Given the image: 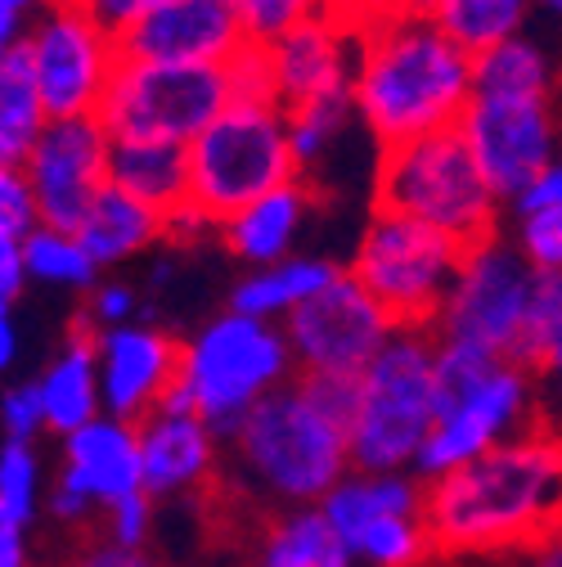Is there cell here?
<instances>
[{"mask_svg":"<svg viewBox=\"0 0 562 567\" xmlns=\"http://www.w3.org/2000/svg\"><path fill=\"white\" fill-rule=\"evenodd\" d=\"M562 523V429H531L428 482L441 567H504Z\"/></svg>","mask_w":562,"mask_h":567,"instance_id":"1","label":"cell"},{"mask_svg":"<svg viewBox=\"0 0 562 567\" xmlns=\"http://www.w3.org/2000/svg\"><path fill=\"white\" fill-rule=\"evenodd\" d=\"M361 54L351 104L374 140L396 150L418 135L455 131L472 104V50L437 28L409 0H378L356 14Z\"/></svg>","mask_w":562,"mask_h":567,"instance_id":"2","label":"cell"},{"mask_svg":"<svg viewBox=\"0 0 562 567\" xmlns=\"http://www.w3.org/2000/svg\"><path fill=\"white\" fill-rule=\"evenodd\" d=\"M351 410L356 379L298 374L226 437L230 464L221 477L266 514L320 505L351 473Z\"/></svg>","mask_w":562,"mask_h":567,"instance_id":"3","label":"cell"},{"mask_svg":"<svg viewBox=\"0 0 562 567\" xmlns=\"http://www.w3.org/2000/svg\"><path fill=\"white\" fill-rule=\"evenodd\" d=\"M437 374L441 410L414 464L424 482H437L464 468L468 460L540 429V383L527 361L486 357V351L459 342H437Z\"/></svg>","mask_w":562,"mask_h":567,"instance_id":"4","label":"cell"},{"mask_svg":"<svg viewBox=\"0 0 562 567\" xmlns=\"http://www.w3.org/2000/svg\"><path fill=\"white\" fill-rule=\"evenodd\" d=\"M293 379H298V361L284 324L239 316L226 307L180 338L176 392L189 401V410L202 423H212L221 442L274 388Z\"/></svg>","mask_w":562,"mask_h":567,"instance_id":"5","label":"cell"},{"mask_svg":"<svg viewBox=\"0 0 562 567\" xmlns=\"http://www.w3.org/2000/svg\"><path fill=\"white\" fill-rule=\"evenodd\" d=\"M374 207H392L409 221H424L464 248L504 235L509 221V203L481 176L459 126L418 135L396 150H378Z\"/></svg>","mask_w":562,"mask_h":567,"instance_id":"6","label":"cell"},{"mask_svg":"<svg viewBox=\"0 0 562 567\" xmlns=\"http://www.w3.org/2000/svg\"><path fill=\"white\" fill-rule=\"evenodd\" d=\"M441 410L437 374V333L396 329L387 347L356 379V410H351V468L405 473L418 464L433 423Z\"/></svg>","mask_w":562,"mask_h":567,"instance_id":"7","label":"cell"},{"mask_svg":"<svg viewBox=\"0 0 562 567\" xmlns=\"http://www.w3.org/2000/svg\"><path fill=\"white\" fill-rule=\"evenodd\" d=\"M189 203L185 212L217 235L221 221L257 203L261 194L298 181V158L289 140L284 104L230 100L189 145Z\"/></svg>","mask_w":562,"mask_h":567,"instance_id":"8","label":"cell"},{"mask_svg":"<svg viewBox=\"0 0 562 567\" xmlns=\"http://www.w3.org/2000/svg\"><path fill=\"white\" fill-rule=\"evenodd\" d=\"M459 261L464 244H455L450 235L409 221L392 207H374L346 257V270L378 298L396 329H433L459 275Z\"/></svg>","mask_w":562,"mask_h":567,"instance_id":"9","label":"cell"},{"mask_svg":"<svg viewBox=\"0 0 562 567\" xmlns=\"http://www.w3.org/2000/svg\"><path fill=\"white\" fill-rule=\"evenodd\" d=\"M324 518L351 549L356 567H437L428 527V482L414 468L370 473L351 468L324 501Z\"/></svg>","mask_w":562,"mask_h":567,"instance_id":"10","label":"cell"},{"mask_svg":"<svg viewBox=\"0 0 562 567\" xmlns=\"http://www.w3.org/2000/svg\"><path fill=\"white\" fill-rule=\"evenodd\" d=\"M535 293H540V275L509 244V235L472 244L464 248L459 275L450 284L433 333L437 342H459L486 351V357L522 361Z\"/></svg>","mask_w":562,"mask_h":567,"instance_id":"11","label":"cell"},{"mask_svg":"<svg viewBox=\"0 0 562 567\" xmlns=\"http://www.w3.org/2000/svg\"><path fill=\"white\" fill-rule=\"evenodd\" d=\"M226 104H230L226 68H180V63L122 59L95 117L108 131V140L189 145Z\"/></svg>","mask_w":562,"mask_h":567,"instance_id":"12","label":"cell"},{"mask_svg":"<svg viewBox=\"0 0 562 567\" xmlns=\"http://www.w3.org/2000/svg\"><path fill=\"white\" fill-rule=\"evenodd\" d=\"M23 59L50 117H95L122 63V45L82 0H54L28 19Z\"/></svg>","mask_w":562,"mask_h":567,"instance_id":"13","label":"cell"},{"mask_svg":"<svg viewBox=\"0 0 562 567\" xmlns=\"http://www.w3.org/2000/svg\"><path fill=\"white\" fill-rule=\"evenodd\" d=\"M145 491V460H139V423L100 414L77 433L59 437V468L45 491V509L63 527H86L104 509Z\"/></svg>","mask_w":562,"mask_h":567,"instance_id":"14","label":"cell"},{"mask_svg":"<svg viewBox=\"0 0 562 567\" xmlns=\"http://www.w3.org/2000/svg\"><path fill=\"white\" fill-rule=\"evenodd\" d=\"M284 333L293 347L298 374L361 379L365 365L396 333V320L378 307V298L356 275L342 270L329 289H320L306 307H298L284 320Z\"/></svg>","mask_w":562,"mask_h":567,"instance_id":"15","label":"cell"},{"mask_svg":"<svg viewBox=\"0 0 562 567\" xmlns=\"http://www.w3.org/2000/svg\"><path fill=\"white\" fill-rule=\"evenodd\" d=\"M459 135L504 203H518L531 181L562 150V109L558 100H509V95H472Z\"/></svg>","mask_w":562,"mask_h":567,"instance_id":"16","label":"cell"},{"mask_svg":"<svg viewBox=\"0 0 562 567\" xmlns=\"http://www.w3.org/2000/svg\"><path fill=\"white\" fill-rule=\"evenodd\" d=\"M108 154L113 140L100 117H54L23 163L37 194V221L77 230L95 194L108 185Z\"/></svg>","mask_w":562,"mask_h":567,"instance_id":"17","label":"cell"},{"mask_svg":"<svg viewBox=\"0 0 562 567\" xmlns=\"http://www.w3.org/2000/svg\"><path fill=\"white\" fill-rule=\"evenodd\" d=\"M95 333V365H100V396L104 414L126 423L149 419L176 388L180 374V338H171L154 320H131Z\"/></svg>","mask_w":562,"mask_h":567,"instance_id":"18","label":"cell"},{"mask_svg":"<svg viewBox=\"0 0 562 567\" xmlns=\"http://www.w3.org/2000/svg\"><path fill=\"white\" fill-rule=\"evenodd\" d=\"M243 41L230 0H163L117 32L122 59L180 68H221Z\"/></svg>","mask_w":562,"mask_h":567,"instance_id":"19","label":"cell"},{"mask_svg":"<svg viewBox=\"0 0 562 567\" xmlns=\"http://www.w3.org/2000/svg\"><path fill=\"white\" fill-rule=\"evenodd\" d=\"M221 433L212 423H202L189 401L171 388V396L139 419V460H145V495H154L158 505L189 501L202 495L207 486H217L226 473L221 460Z\"/></svg>","mask_w":562,"mask_h":567,"instance_id":"20","label":"cell"},{"mask_svg":"<svg viewBox=\"0 0 562 567\" xmlns=\"http://www.w3.org/2000/svg\"><path fill=\"white\" fill-rule=\"evenodd\" d=\"M270 54H274V82L284 109L329 100V95H351L356 54H361V23L346 6L329 10L293 28L289 37H279Z\"/></svg>","mask_w":562,"mask_h":567,"instance_id":"21","label":"cell"},{"mask_svg":"<svg viewBox=\"0 0 562 567\" xmlns=\"http://www.w3.org/2000/svg\"><path fill=\"white\" fill-rule=\"evenodd\" d=\"M320 189L311 181H289L270 194H261L257 203H248L243 212H235L230 221L217 226V244L243 266V270H257V266H270V261H284L298 252L315 207H320Z\"/></svg>","mask_w":562,"mask_h":567,"instance_id":"22","label":"cell"},{"mask_svg":"<svg viewBox=\"0 0 562 567\" xmlns=\"http://www.w3.org/2000/svg\"><path fill=\"white\" fill-rule=\"evenodd\" d=\"M41 405H45V433L67 437L82 423L104 414L100 396V365H95V333L77 320L63 333V342L50 351V361L37 374Z\"/></svg>","mask_w":562,"mask_h":567,"instance_id":"23","label":"cell"},{"mask_svg":"<svg viewBox=\"0 0 562 567\" xmlns=\"http://www.w3.org/2000/svg\"><path fill=\"white\" fill-rule=\"evenodd\" d=\"M342 270H346V266L333 261V257L293 252V257H284V261L243 270V275L230 284L226 307L239 311V316H257V320H270V324H284L298 307H306L320 289H329V284H333Z\"/></svg>","mask_w":562,"mask_h":567,"instance_id":"24","label":"cell"},{"mask_svg":"<svg viewBox=\"0 0 562 567\" xmlns=\"http://www.w3.org/2000/svg\"><path fill=\"white\" fill-rule=\"evenodd\" d=\"M77 239L100 261V270H113V266H126L135 257L163 248L167 244V217L108 181L95 194L86 221L77 226Z\"/></svg>","mask_w":562,"mask_h":567,"instance_id":"25","label":"cell"},{"mask_svg":"<svg viewBox=\"0 0 562 567\" xmlns=\"http://www.w3.org/2000/svg\"><path fill=\"white\" fill-rule=\"evenodd\" d=\"M248 567H356L320 505L266 514L252 540Z\"/></svg>","mask_w":562,"mask_h":567,"instance_id":"26","label":"cell"},{"mask_svg":"<svg viewBox=\"0 0 562 567\" xmlns=\"http://www.w3.org/2000/svg\"><path fill=\"white\" fill-rule=\"evenodd\" d=\"M108 181L171 221L189 203V154L185 145H154V140H113Z\"/></svg>","mask_w":562,"mask_h":567,"instance_id":"27","label":"cell"},{"mask_svg":"<svg viewBox=\"0 0 562 567\" xmlns=\"http://www.w3.org/2000/svg\"><path fill=\"white\" fill-rule=\"evenodd\" d=\"M562 63L535 37H509L472 59V95H509V100H558Z\"/></svg>","mask_w":562,"mask_h":567,"instance_id":"28","label":"cell"},{"mask_svg":"<svg viewBox=\"0 0 562 567\" xmlns=\"http://www.w3.org/2000/svg\"><path fill=\"white\" fill-rule=\"evenodd\" d=\"M409 6L424 10L437 28H446L472 54L531 32V19H535L531 0H409Z\"/></svg>","mask_w":562,"mask_h":567,"instance_id":"29","label":"cell"},{"mask_svg":"<svg viewBox=\"0 0 562 567\" xmlns=\"http://www.w3.org/2000/svg\"><path fill=\"white\" fill-rule=\"evenodd\" d=\"M522 361L540 383V423L562 429V275H540Z\"/></svg>","mask_w":562,"mask_h":567,"instance_id":"30","label":"cell"},{"mask_svg":"<svg viewBox=\"0 0 562 567\" xmlns=\"http://www.w3.org/2000/svg\"><path fill=\"white\" fill-rule=\"evenodd\" d=\"M356 131H365V126L356 117L351 95H329V100L289 109V140H293V158H298L302 181L320 185V176L333 167V158L342 154V145Z\"/></svg>","mask_w":562,"mask_h":567,"instance_id":"31","label":"cell"},{"mask_svg":"<svg viewBox=\"0 0 562 567\" xmlns=\"http://www.w3.org/2000/svg\"><path fill=\"white\" fill-rule=\"evenodd\" d=\"M50 122L54 117L37 91V78H32L23 45H19L6 63H0V163L23 167Z\"/></svg>","mask_w":562,"mask_h":567,"instance_id":"32","label":"cell"},{"mask_svg":"<svg viewBox=\"0 0 562 567\" xmlns=\"http://www.w3.org/2000/svg\"><path fill=\"white\" fill-rule=\"evenodd\" d=\"M23 257H28V279L41 289H63V293H91L104 279L100 261L86 252L77 230H54V226H32L23 235Z\"/></svg>","mask_w":562,"mask_h":567,"instance_id":"33","label":"cell"},{"mask_svg":"<svg viewBox=\"0 0 562 567\" xmlns=\"http://www.w3.org/2000/svg\"><path fill=\"white\" fill-rule=\"evenodd\" d=\"M45 491L50 482H45V460L37 442H23V437L0 442V505L32 523L45 505Z\"/></svg>","mask_w":562,"mask_h":567,"instance_id":"34","label":"cell"},{"mask_svg":"<svg viewBox=\"0 0 562 567\" xmlns=\"http://www.w3.org/2000/svg\"><path fill=\"white\" fill-rule=\"evenodd\" d=\"M504 235L535 275H562V207H509Z\"/></svg>","mask_w":562,"mask_h":567,"instance_id":"35","label":"cell"},{"mask_svg":"<svg viewBox=\"0 0 562 567\" xmlns=\"http://www.w3.org/2000/svg\"><path fill=\"white\" fill-rule=\"evenodd\" d=\"M235 14H239V28L248 41H261V45H274L279 37H289L293 28L329 14V10H342L346 0H230Z\"/></svg>","mask_w":562,"mask_h":567,"instance_id":"36","label":"cell"},{"mask_svg":"<svg viewBox=\"0 0 562 567\" xmlns=\"http://www.w3.org/2000/svg\"><path fill=\"white\" fill-rule=\"evenodd\" d=\"M221 68H226L230 100L279 104V82H274V54H270V45H261V41H243Z\"/></svg>","mask_w":562,"mask_h":567,"instance_id":"37","label":"cell"},{"mask_svg":"<svg viewBox=\"0 0 562 567\" xmlns=\"http://www.w3.org/2000/svg\"><path fill=\"white\" fill-rule=\"evenodd\" d=\"M131 320H145V298L131 279H100L95 289L86 293L82 307V324L86 329H113V324H131Z\"/></svg>","mask_w":562,"mask_h":567,"instance_id":"38","label":"cell"},{"mask_svg":"<svg viewBox=\"0 0 562 567\" xmlns=\"http://www.w3.org/2000/svg\"><path fill=\"white\" fill-rule=\"evenodd\" d=\"M100 523H104V536H108L113 545H122V549H145V545L154 540V527H158V501L139 491V495H131V501L104 509Z\"/></svg>","mask_w":562,"mask_h":567,"instance_id":"39","label":"cell"},{"mask_svg":"<svg viewBox=\"0 0 562 567\" xmlns=\"http://www.w3.org/2000/svg\"><path fill=\"white\" fill-rule=\"evenodd\" d=\"M0 429H6V437H23V442L45 437V405L37 379H19L0 392Z\"/></svg>","mask_w":562,"mask_h":567,"instance_id":"40","label":"cell"},{"mask_svg":"<svg viewBox=\"0 0 562 567\" xmlns=\"http://www.w3.org/2000/svg\"><path fill=\"white\" fill-rule=\"evenodd\" d=\"M37 221V194H32V181L23 167L14 163H0V230H14V235H28Z\"/></svg>","mask_w":562,"mask_h":567,"instance_id":"41","label":"cell"},{"mask_svg":"<svg viewBox=\"0 0 562 567\" xmlns=\"http://www.w3.org/2000/svg\"><path fill=\"white\" fill-rule=\"evenodd\" d=\"M28 257H23V235L0 230V298L19 302L28 289Z\"/></svg>","mask_w":562,"mask_h":567,"instance_id":"42","label":"cell"},{"mask_svg":"<svg viewBox=\"0 0 562 567\" xmlns=\"http://www.w3.org/2000/svg\"><path fill=\"white\" fill-rule=\"evenodd\" d=\"M28 518L10 514L0 505V567H32V536H28Z\"/></svg>","mask_w":562,"mask_h":567,"instance_id":"43","label":"cell"},{"mask_svg":"<svg viewBox=\"0 0 562 567\" xmlns=\"http://www.w3.org/2000/svg\"><path fill=\"white\" fill-rule=\"evenodd\" d=\"M73 567H154V558L145 549H122L108 536H100L73 558Z\"/></svg>","mask_w":562,"mask_h":567,"instance_id":"44","label":"cell"},{"mask_svg":"<svg viewBox=\"0 0 562 567\" xmlns=\"http://www.w3.org/2000/svg\"><path fill=\"white\" fill-rule=\"evenodd\" d=\"M509 207H562V150H558V158L531 181V189H527L518 203H509Z\"/></svg>","mask_w":562,"mask_h":567,"instance_id":"45","label":"cell"},{"mask_svg":"<svg viewBox=\"0 0 562 567\" xmlns=\"http://www.w3.org/2000/svg\"><path fill=\"white\" fill-rule=\"evenodd\" d=\"M504 567H562V523L549 527L540 540H531L522 554H513Z\"/></svg>","mask_w":562,"mask_h":567,"instance_id":"46","label":"cell"},{"mask_svg":"<svg viewBox=\"0 0 562 567\" xmlns=\"http://www.w3.org/2000/svg\"><path fill=\"white\" fill-rule=\"evenodd\" d=\"M19 302L0 298V374H10L23 357V329H19V316H14Z\"/></svg>","mask_w":562,"mask_h":567,"instance_id":"47","label":"cell"},{"mask_svg":"<svg viewBox=\"0 0 562 567\" xmlns=\"http://www.w3.org/2000/svg\"><path fill=\"white\" fill-rule=\"evenodd\" d=\"M82 6L104 23V28H113V32H122L135 14H145L149 6H163V0H82Z\"/></svg>","mask_w":562,"mask_h":567,"instance_id":"48","label":"cell"},{"mask_svg":"<svg viewBox=\"0 0 562 567\" xmlns=\"http://www.w3.org/2000/svg\"><path fill=\"white\" fill-rule=\"evenodd\" d=\"M23 37H28V14L0 6V63H6L23 45Z\"/></svg>","mask_w":562,"mask_h":567,"instance_id":"49","label":"cell"},{"mask_svg":"<svg viewBox=\"0 0 562 567\" xmlns=\"http://www.w3.org/2000/svg\"><path fill=\"white\" fill-rule=\"evenodd\" d=\"M0 6H6V10H19V14H41L45 6H54V0H0Z\"/></svg>","mask_w":562,"mask_h":567,"instance_id":"50","label":"cell"},{"mask_svg":"<svg viewBox=\"0 0 562 567\" xmlns=\"http://www.w3.org/2000/svg\"><path fill=\"white\" fill-rule=\"evenodd\" d=\"M535 6V14H544V19H558L562 23V0H531Z\"/></svg>","mask_w":562,"mask_h":567,"instance_id":"51","label":"cell"},{"mask_svg":"<svg viewBox=\"0 0 562 567\" xmlns=\"http://www.w3.org/2000/svg\"><path fill=\"white\" fill-rule=\"evenodd\" d=\"M365 6H378V0H346V10H351V14H361Z\"/></svg>","mask_w":562,"mask_h":567,"instance_id":"52","label":"cell"}]
</instances>
